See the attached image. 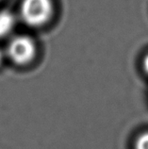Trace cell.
<instances>
[{
    "instance_id": "277c9868",
    "label": "cell",
    "mask_w": 148,
    "mask_h": 149,
    "mask_svg": "<svg viewBox=\"0 0 148 149\" xmlns=\"http://www.w3.org/2000/svg\"><path fill=\"white\" fill-rule=\"evenodd\" d=\"M134 149H148V131L141 133L136 138Z\"/></svg>"
},
{
    "instance_id": "5b68a950",
    "label": "cell",
    "mask_w": 148,
    "mask_h": 149,
    "mask_svg": "<svg viewBox=\"0 0 148 149\" xmlns=\"http://www.w3.org/2000/svg\"><path fill=\"white\" fill-rule=\"evenodd\" d=\"M142 66L145 73L148 74V53L145 55V57L142 58Z\"/></svg>"
},
{
    "instance_id": "6da1fadb",
    "label": "cell",
    "mask_w": 148,
    "mask_h": 149,
    "mask_svg": "<svg viewBox=\"0 0 148 149\" xmlns=\"http://www.w3.org/2000/svg\"><path fill=\"white\" fill-rule=\"evenodd\" d=\"M52 0H23L20 13L24 23L28 26H44L53 14Z\"/></svg>"
},
{
    "instance_id": "7a4b0ae2",
    "label": "cell",
    "mask_w": 148,
    "mask_h": 149,
    "mask_svg": "<svg viewBox=\"0 0 148 149\" xmlns=\"http://www.w3.org/2000/svg\"><path fill=\"white\" fill-rule=\"evenodd\" d=\"M36 45L28 36H16L10 41L7 47V56L16 65H26L35 58Z\"/></svg>"
},
{
    "instance_id": "8992f818",
    "label": "cell",
    "mask_w": 148,
    "mask_h": 149,
    "mask_svg": "<svg viewBox=\"0 0 148 149\" xmlns=\"http://www.w3.org/2000/svg\"><path fill=\"white\" fill-rule=\"evenodd\" d=\"M4 58H5V53L0 49V66L3 63V61H4Z\"/></svg>"
},
{
    "instance_id": "3957f363",
    "label": "cell",
    "mask_w": 148,
    "mask_h": 149,
    "mask_svg": "<svg viewBox=\"0 0 148 149\" xmlns=\"http://www.w3.org/2000/svg\"><path fill=\"white\" fill-rule=\"evenodd\" d=\"M16 19L10 10H0V38L7 36L14 29Z\"/></svg>"
}]
</instances>
